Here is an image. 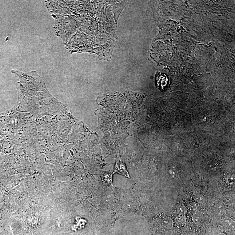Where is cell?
Returning a JSON list of instances; mask_svg holds the SVG:
<instances>
[{"instance_id": "cell-2", "label": "cell", "mask_w": 235, "mask_h": 235, "mask_svg": "<svg viewBox=\"0 0 235 235\" xmlns=\"http://www.w3.org/2000/svg\"><path fill=\"white\" fill-rule=\"evenodd\" d=\"M156 80L157 86L159 87V89L161 90H163L168 85V78L164 74L160 73L156 77Z\"/></svg>"}, {"instance_id": "cell-1", "label": "cell", "mask_w": 235, "mask_h": 235, "mask_svg": "<svg viewBox=\"0 0 235 235\" xmlns=\"http://www.w3.org/2000/svg\"><path fill=\"white\" fill-rule=\"evenodd\" d=\"M118 173L123 176H125L128 178H130L126 167L125 164L122 161V159H121L120 157L118 156L116 160V163L115 165V170L113 173Z\"/></svg>"}]
</instances>
